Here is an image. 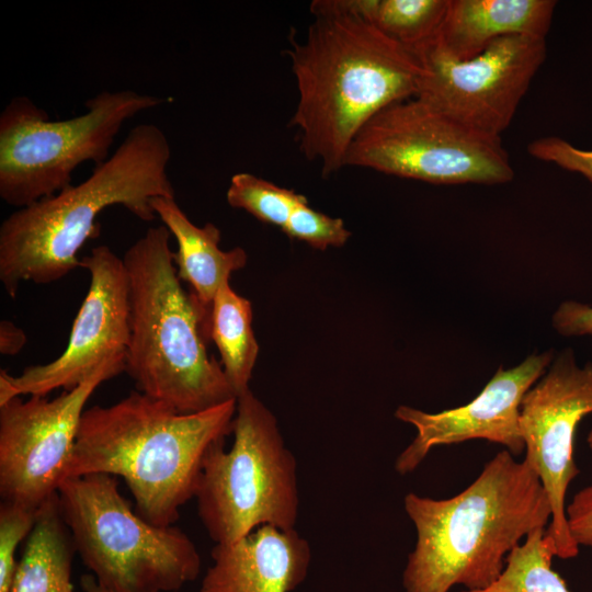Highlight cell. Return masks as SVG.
Listing matches in <instances>:
<instances>
[{"mask_svg":"<svg viewBox=\"0 0 592 592\" xmlns=\"http://www.w3.org/2000/svg\"><path fill=\"white\" fill-rule=\"evenodd\" d=\"M76 553L56 492L38 510L9 592H75L71 565Z\"/></svg>","mask_w":592,"mask_h":592,"instance_id":"ac0fdd59","label":"cell"},{"mask_svg":"<svg viewBox=\"0 0 592 592\" xmlns=\"http://www.w3.org/2000/svg\"><path fill=\"white\" fill-rule=\"evenodd\" d=\"M554 351L527 356L519 365L500 366L478 396L468 403L436 413L399 406L395 417L413 425L417 435L398 455L395 469L400 475L414 471L431 449L469 440L500 444L513 456L525 451L520 429L521 401L527 390L545 374Z\"/></svg>","mask_w":592,"mask_h":592,"instance_id":"5bb4252c","label":"cell"},{"mask_svg":"<svg viewBox=\"0 0 592 592\" xmlns=\"http://www.w3.org/2000/svg\"><path fill=\"white\" fill-rule=\"evenodd\" d=\"M332 9L356 15L414 52L431 42L448 0H325Z\"/></svg>","mask_w":592,"mask_h":592,"instance_id":"ffe728a7","label":"cell"},{"mask_svg":"<svg viewBox=\"0 0 592 592\" xmlns=\"http://www.w3.org/2000/svg\"><path fill=\"white\" fill-rule=\"evenodd\" d=\"M282 230L289 238L301 240L319 250L341 247L351 236L341 218L315 210L309 207L306 198L294 208Z\"/></svg>","mask_w":592,"mask_h":592,"instance_id":"cb8c5ba5","label":"cell"},{"mask_svg":"<svg viewBox=\"0 0 592 592\" xmlns=\"http://www.w3.org/2000/svg\"><path fill=\"white\" fill-rule=\"evenodd\" d=\"M90 274L88 293L73 320L68 344L54 361L16 376L0 371V406L23 395L70 390L104 366L124 369L129 343V291L123 258L98 246L80 260Z\"/></svg>","mask_w":592,"mask_h":592,"instance_id":"7c38bea8","label":"cell"},{"mask_svg":"<svg viewBox=\"0 0 592 592\" xmlns=\"http://www.w3.org/2000/svg\"><path fill=\"white\" fill-rule=\"evenodd\" d=\"M527 151L540 161L580 173L592 183V150L577 148L560 137L547 136L532 141Z\"/></svg>","mask_w":592,"mask_h":592,"instance_id":"d4e9b609","label":"cell"},{"mask_svg":"<svg viewBox=\"0 0 592 592\" xmlns=\"http://www.w3.org/2000/svg\"><path fill=\"white\" fill-rule=\"evenodd\" d=\"M151 206L162 225L175 238L178 249L173 252V260L178 277L186 282L196 299L210 310L219 287L229 282L234 272L246 266V251L240 247L220 249V230L212 223L196 226L179 206L175 197H156Z\"/></svg>","mask_w":592,"mask_h":592,"instance_id":"e0dca14e","label":"cell"},{"mask_svg":"<svg viewBox=\"0 0 592 592\" xmlns=\"http://www.w3.org/2000/svg\"><path fill=\"white\" fill-rule=\"evenodd\" d=\"M83 592H112L103 588L93 576L86 574L80 580Z\"/></svg>","mask_w":592,"mask_h":592,"instance_id":"f1b7e54d","label":"cell"},{"mask_svg":"<svg viewBox=\"0 0 592 592\" xmlns=\"http://www.w3.org/2000/svg\"><path fill=\"white\" fill-rule=\"evenodd\" d=\"M201 592H292L311 562L309 543L295 528L263 525L231 544L215 545Z\"/></svg>","mask_w":592,"mask_h":592,"instance_id":"9a60e30c","label":"cell"},{"mask_svg":"<svg viewBox=\"0 0 592 592\" xmlns=\"http://www.w3.org/2000/svg\"><path fill=\"white\" fill-rule=\"evenodd\" d=\"M209 338L219 351L220 364L238 397L250 389L259 344L252 329V305L229 282L219 287L213 299Z\"/></svg>","mask_w":592,"mask_h":592,"instance_id":"d6986e66","label":"cell"},{"mask_svg":"<svg viewBox=\"0 0 592 592\" xmlns=\"http://www.w3.org/2000/svg\"><path fill=\"white\" fill-rule=\"evenodd\" d=\"M57 493L77 554L109 591L177 592L198 577L202 560L192 539L139 515L115 476L68 477Z\"/></svg>","mask_w":592,"mask_h":592,"instance_id":"8992f818","label":"cell"},{"mask_svg":"<svg viewBox=\"0 0 592 592\" xmlns=\"http://www.w3.org/2000/svg\"><path fill=\"white\" fill-rule=\"evenodd\" d=\"M405 510L417 540L402 573L406 592H448L455 584L482 590L501 574L523 537L547 527L551 508L532 465L506 449L448 499L409 492Z\"/></svg>","mask_w":592,"mask_h":592,"instance_id":"7a4b0ae2","label":"cell"},{"mask_svg":"<svg viewBox=\"0 0 592 592\" xmlns=\"http://www.w3.org/2000/svg\"><path fill=\"white\" fill-rule=\"evenodd\" d=\"M226 198L231 207L283 229L294 208L306 197L252 173L238 172L230 179Z\"/></svg>","mask_w":592,"mask_h":592,"instance_id":"7402d4cb","label":"cell"},{"mask_svg":"<svg viewBox=\"0 0 592 592\" xmlns=\"http://www.w3.org/2000/svg\"><path fill=\"white\" fill-rule=\"evenodd\" d=\"M164 225L150 227L124 253L129 291L125 372L136 389L181 413L237 399L208 353L210 310L181 285Z\"/></svg>","mask_w":592,"mask_h":592,"instance_id":"5b68a950","label":"cell"},{"mask_svg":"<svg viewBox=\"0 0 592 592\" xmlns=\"http://www.w3.org/2000/svg\"><path fill=\"white\" fill-rule=\"evenodd\" d=\"M25 332L9 320L0 322V353L5 356L16 355L26 343Z\"/></svg>","mask_w":592,"mask_h":592,"instance_id":"83f0119b","label":"cell"},{"mask_svg":"<svg viewBox=\"0 0 592 592\" xmlns=\"http://www.w3.org/2000/svg\"><path fill=\"white\" fill-rule=\"evenodd\" d=\"M237 399L181 413L134 390L119 401L84 410L65 478L107 474L124 479L136 511L171 526L195 497L208 451L232 433Z\"/></svg>","mask_w":592,"mask_h":592,"instance_id":"3957f363","label":"cell"},{"mask_svg":"<svg viewBox=\"0 0 592 592\" xmlns=\"http://www.w3.org/2000/svg\"><path fill=\"white\" fill-rule=\"evenodd\" d=\"M547 527L530 532L505 559L499 578L488 588L463 592H570L565 580L553 569L556 557L546 535Z\"/></svg>","mask_w":592,"mask_h":592,"instance_id":"44dd1931","label":"cell"},{"mask_svg":"<svg viewBox=\"0 0 592 592\" xmlns=\"http://www.w3.org/2000/svg\"><path fill=\"white\" fill-rule=\"evenodd\" d=\"M587 442H588L589 447L592 449V429L587 437Z\"/></svg>","mask_w":592,"mask_h":592,"instance_id":"f546056e","label":"cell"},{"mask_svg":"<svg viewBox=\"0 0 592 592\" xmlns=\"http://www.w3.org/2000/svg\"><path fill=\"white\" fill-rule=\"evenodd\" d=\"M592 413V363L579 367L571 349L563 350L527 390L520 407L525 459L536 471L550 503L546 528L556 557L579 554L566 516V493L580 474L573 440L580 421Z\"/></svg>","mask_w":592,"mask_h":592,"instance_id":"4fadbf2b","label":"cell"},{"mask_svg":"<svg viewBox=\"0 0 592 592\" xmlns=\"http://www.w3.org/2000/svg\"><path fill=\"white\" fill-rule=\"evenodd\" d=\"M171 147L156 124L133 127L115 151L77 185L18 208L0 226V282L11 298L24 282L49 284L80 267L79 251L100 235L98 216L123 206L144 221L159 196L175 197Z\"/></svg>","mask_w":592,"mask_h":592,"instance_id":"277c9868","label":"cell"},{"mask_svg":"<svg viewBox=\"0 0 592 592\" xmlns=\"http://www.w3.org/2000/svg\"><path fill=\"white\" fill-rule=\"evenodd\" d=\"M168 101L134 90L102 91L87 100L84 113L53 121L27 96L13 98L0 115L1 200L18 209L60 192L81 163L109 158L127 121Z\"/></svg>","mask_w":592,"mask_h":592,"instance_id":"ba28073f","label":"cell"},{"mask_svg":"<svg viewBox=\"0 0 592 592\" xmlns=\"http://www.w3.org/2000/svg\"><path fill=\"white\" fill-rule=\"evenodd\" d=\"M569 532L576 544L592 547V485L577 492L566 506Z\"/></svg>","mask_w":592,"mask_h":592,"instance_id":"484cf974","label":"cell"},{"mask_svg":"<svg viewBox=\"0 0 592 592\" xmlns=\"http://www.w3.org/2000/svg\"><path fill=\"white\" fill-rule=\"evenodd\" d=\"M314 22L287 54L298 102L291 119L303 155L329 175L344 167L362 127L387 106L414 98L422 67L415 54L361 18L310 4Z\"/></svg>","mask_w":592,"mask_h":592,"instance_id":"6da1fadb","label":"cell"},{"mask_svg":"<svg viewBox=\"0 0 592 592\" xmlns=\"http://www.w3.org/2000/svg\"><path fill=\"white\" fill-rule=\"evenodd\" d=\"M553 326L562 335H592V307L563 301L553 316Z\"/></svg>","mask_w":592,"mask_h":592,"instance_id":"4316f807","label":"cell"},{"mask_svg":"<svg viewBox=\"0 0 592 592\" xmlns=\"http://www.w3.org/2000/svg\"><path fill=\"white\" fill-rule=\"evenodd\" d=\"M344 167L433 184H502L514 169L501 138L476 132L417 96L394 103L353 139Z\"/></svg>","mask_w":592,"mask_h":592,"instance_id":"9c48e42d","label":"cell"},{"mask_svg":"<svg viewBox=\"0 0 592 592\" xmlns=\"http://www.w3.org/2000/svg\"><path fill=\"white\" fill-rule=\"evenodd\" d=\"M38 510L2 501L0 505V592H9L18 561L19 544L31 534Z\"/></svg>","mask_w":592,"mask_h":592,"instance_id":"603a6c76","label":"cell"},{"mask_svg":"<svg viewBox=\"0 0 592 592\" xmlns=\"http://www.w3.org/2000/svg\"><path fill=\"white\" fill-rule=\"evenodd\" d=\"M413 53L422 67L417 98L476 132L501 138L545 60L546 41L508 36L460 61L428 48Z\"/></svg>","mask_w":592,"mask_h":592,"instance_id":"30bf717a","label":"cell"},{"mask_svg":"<svg viewBox=\"0 0 592 592\" xmlns=\"http://www.w3.org/2000/svg\"><path fill=\"white\" fill-rule=\"evenodd\" d=\"M124 369L109 365L58 397L32 395L0 406L2 501L39 509L65 478L84 407L96 388Z\"/></svg>","mask_w":592,"mask_h":592,"instance_id":"8fae6325","label":"cell"},{"mask_svg":"<svg viewBox=\"0 0 592 592\" xmlns=\"http://www.w3.org/2000/svg\"><path fill=\"white\" fill-rule=\"evenodd\" d=\"M555 7L553 0H448L435 37L420 48L460 61L480 55L503 37L545 38Z\"/></svg>","mask_w":592,"mask_h":592,"instance_id":"2e32d148","label":"cell"},{"mask_svg":"<svg viewBox=\"0 0 592 592\" xmlns=\"http://www.w3.org/2000/svg\"><path fill=\"white\" fill-rule=\"evenodd\" d=\"M234 443L207 453L195 492L198 516L215 545H226L263 525L295 528L297 462L277 419L251 389L237 397Z\"/></svg>","mask_w":592,"mask_h":592,"instance_id":"52a82bcc","label":"cell"}]
</instances>
